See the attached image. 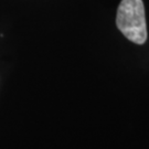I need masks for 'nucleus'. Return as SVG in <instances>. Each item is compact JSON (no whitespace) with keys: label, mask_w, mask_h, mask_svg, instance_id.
Returning <instances> with one entry per match:
<instances>
[{"label":"nucleus","mask_w":149,"mask_h":149,"mask_svg":"<svg viewBox=\"0 0 149 149\" xmlns=\"http://www.w3.org/2000/svg\"><path fill=\"white\" fill-rule=\"evenodd\" d=\"M116 24L129 41L144 44L147 40V23L143 0H122L117 9Z\"/></svg>","instance_id":"obj_1"}]
</instances>
